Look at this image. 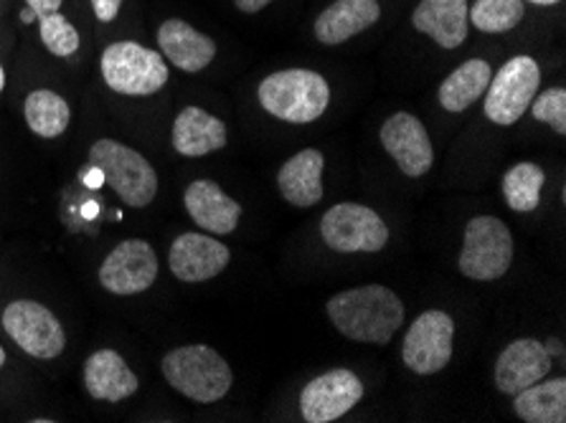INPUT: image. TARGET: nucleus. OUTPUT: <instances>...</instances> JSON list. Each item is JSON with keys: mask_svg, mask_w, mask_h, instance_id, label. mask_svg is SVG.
Returning <instances> with one entry per match:
<instances>
[{"mask_svg": "<svg viewBox=\"0 0 566 423\" xmlns=\"http://www.w3.org/2000/svg\"><path fill=\"white\" fill-rule=\"evenodd\" d=\"M523 3H526V0H523ZM528 3H534V6H556V3H562V0H528Z\"/></svg>", "mask_w": 566, "mask_h": 423, "instance_id": "32", "label": "nucleus"}, {"mask_svg": "<svg viewBox=\"0 0 566 423\" xmlns=\"http://www.w3.org/2000/svg\"><path fill=\"white\" fill-rule=\"evenodd\" d=\"M513 264V236L495 215H475L465 229L460 252L462 276L475 282H495Z\"/></svg>", "mask_w": 566, "mask_h": 423, "instance_id": "7", "label": "nucleus"}, {"mask_svg": "<svg viewBox=\"0 0 566 423\" xmlns=\"http://www.w3.org/2000/svg\"><path fill=\"white\" fill-rule=\"evenodd\" d=\"M90 162L105 183L130 209H148L158 195V172L145 158L117 140H97L90 150Z\"/></svg>", "mask_w": 566, "mask_h": 423, "instance_id": "4", "label": "nucleus"}, {"mask_svg": "<svg viewBox=\"0 0 566 423\" xmlns=\"http://www.w3.org/2000/svg\"><path fill=\"white\" fill-rule=\"evenodd\" d=\"M170 140L184 158H203L227 148V125L201 107H186L176 117Z\"/></svg>", "mask_w": 566, "mask_h": 423, "instance_id": "22", "label": "nucleus"}, {"mask_svg": "<svg viewBox=\"0 0 566 423\" xmlns=\"http://www.w3.org/2000/svg\"><path fill=\"white\" fill-rule=\"evenodd\" d=\"M3 330L8 332L25 356L36 360H54L66 348L64 327L59 322L56 315L41 302L33 299H13L11 305L3 309Z\"/></svg>", "mask_w": 566, "mask_h": 423, "instance_id": "8", "label": "nucleus"}, {"mask_svg": "<svg viewBox=\"0 0 566 423\" xmlns=\"http://www.w3.org/2000/svg\"><path fill=\"white\" fill-rule=\"evenodd\" d=\"M163 378L196 403H217L227 399L234 383L227 358H221L209 345H184L166 352L160 362Z\"/></svg>", "mask_w": 566, "mask_h": 423, "instance_id": "2", "label": "nucleus"}, {"mask_svg": "<svg viewBox=\"0 0 566 423\" xmlns=\"http://www.w3.org/2000/svg\"><path fill=\"white\" fill-rule=\"evenodd\" d=\"M229 258L231 252L221 241L206 236V233H184L170 246L168 264L176 279L199 284L224 272Z\"/></svg>", "mask_w": 566, "mask_h": 423, "instance_id": "14", "label": "nucleus"}, {"mask_svg": "<svg viewBox=\"0 0 566 423\" xmlns=\"http://www.w3.org/2000/svg\"><path fill=\"white\" fill-rule=\"evenodd\" d=\"M331 322L348 340L386 345L405 325V305L389 287L366 284V287L346 289L328 299Z\"/></svg>", "mask_w": 566, "mask_h": 423, "instance_id": "1", "label": "nucleus"}, {"mask_svg": "<svg viewBox=\"0 0 566 423\" xmlns=\"http://www.w3.org/2000/svg\"><path fill=\"white\" fill-rule=\"evenodd\" d=\"M3 89H6V68L0 64V94H3Z\"/></svg>", "mask_w": 566, "mask_h": 423, "instance_id": "33", "label": "nucleus"}, {"mask_svg": "<svg viewBox=\"0 0 566 423\" xmlns=\"http://www.w3.org/2000/svg\"><path fill=\"white\" fill-rule=\"evenodd\" d=\"M323 168L325 158L321 150H300L277 172L280 193L297 209H313L323 201Z\"/></svg>", "mask_w": 566, "mask_h": 423, "instance_id": "21", "label": "nucleus"}, {"mask_svg": "<svg viewBox=\"0 0 566 423\" xmlns=\"http://www.w3.org/2000/svg\"><path fill=\"white\" fill-rule=\"evenodd\" d=\"M411 23L437 46L452 51L468 39L470 6L468 0H422L411 13Z\"/></svg>", "mask_w": 566, "mask_h": 423, "instance_id": "18", "label": "nucleus"}, {"mask_svg": "<svg viewBox=\"0 0 566 423\" xmlns=\"http://www.w3.org/2000/svg\"><path fill=\"white\" fill-rule=\"evenodd\" d=\"M491 64L483 62V59H468V62H462L452 74H448V80L440 84V92H437L440 105L452 112V115L465 112L470 105H475V102L483 97L488 84H491Z\"/></svg>", "mask_w": 566, "mask_h": 423, "instance_id": "25", "label": "nucleus"}, {"mask_svg": "<svg viewBox=\"0 0 566 423\" xmlns=\"http://www.w3.org/2000/svg\"><path fill=\"white\" fill-rule=\"evenodd\" d=\"M260 105L282 123H315L331 105V86L311 68H285L274 72L260 84Z\"/></svg>", "mask_w": 566, "mask_h": 423, "instance_id": "3", "label": "nucleus"}, {"mask_svg": "<svg viewBox=\"0 0 566 423\" xmlns=\"http://www.w3.org/2000/svg\"><path fill=\"white\" fill-rule=\"evenodd\" d=\"M546 183L544 170L536 162H518L503 176V195L511 211L531 213L538 209L542 188Z\"/></svg>", "mask_w": 566, "mask_h": 423, "instance_id": "27", "label": "nucleus"}, {"mask_svg": "<svg viewBox=\"0 0 566 423\" xmlns=\"http://www.w3.org/2000/svg\"><path fill=\"white\" fill-rule=\"evenodd\" d=\"M454 322L442 309L422 313L411 322L405 345H401V358L405 366L417 376H432L448 366L452 358Z\"/></svg>", "mask_w": 566, "mask_h": 423, "instance_id": "10", "label": "nucleus"}, {"mask_svg": "<svg viewBox=\"0 0 566 423\" xmlns=\"http://www.w3.org/2000/svg\"><path fill=\"white\" fill-rule=\"evenodd\" d=\"M526 15L523 0H475L470 8V21L483 33H509Z\"/></svg>", "mask_w": 566, "mask_h": 423, "instance_id": "28", "label": "nucleus"}, {"mask_svg": "<svg viewBox=\"0 0 566 423\" xmlns=\"http://www.w3.org/2000/svg\"><path fill=\"white\" fill-rule=\"evenodd\" d=\"M381 145L391 155L399 170L409 178H422L434 166V148L430 133L409 112H397L381 127Z\"/></svg>", "mask_w": 566, "mask_h": 423, "instance_id": "13", "label": "nucleus"}, {"mask_svg": "<svg viewBox=\"0 0 566 423\" xmlns=\"http://www.w3.org/2000/svg\"><path fill=\"white\" fill-rule=\"evenodd\" d=\"M3 366H6V350L3 345H0V370H3Z\"/></svg>", "mask_w": 566, "mask_h": 423, "instance_id": "34", "label": "nucleus"}, {"mask_svg": "<svg viewBox=\"0 0 566 423\" xmlns=\"http://www.w3.org/2000/svg\"><path fill=\"white\" fill-rule=\"evenodd\" d=\"M64 0H25L21 11L23 23H39V39L49 49V54L66 59L80 49V31L62 13Z\"/></svg>", "mask_w": 566, "mask_h": 423, "instance_id": "23", "label": "nucleus"}, {"mask_svg": "<svg viewBox=\"0 0 566 423\" xmlns=\"http://www.w3.org/2000/svg\"><path fill=\"white\" fill-rule=\"evenodd\" d=\"M542 86V68L536 59L518 54L501 66V72L491 76L485 89V117L501 127L516 125L526 115L531 102Z\"/></svg>", "mask_w": 566, "mask_h": 423, "instance_id": "6", "label": "nucleus"}, {"mask_svg": "<svg viewBox=\"0 0 566 423\" xmlns=\"http://www.w3.org/2000/svg\"><path fill=\"white\" fill-rule=\"evenodd\" d=\"M270 3H274V0H234V6H237L242 13H247V15L260 13L262 8H268Z\"/></svg>", "mask_w": 566, "mask_h": 423, "instance_id": "31", "label": "nucleus"}, {"mask_svg": "<svg viewBox=\"0 0 566 423\" xmlns=\"http://www.w3.org/2000/svg\"><path fill=\"white\" fill-rule=\"evenodd\" d=\"M84 388L94 401L119 403L137 393L140 378L115 350H97L84 362Z\"/></svg>", "mask_w": 566, "mask_h": 423, "instance_id": "19", "label": "nucleus"}, {"mask_svg": "<svg viewBox=\"0 0 566 423\" xmlns=\"http://www.w3.org/2000/svg\"><path fill=\"white\" fill-rule=\"evenodd\" d=\"M158 279V254L148 241L127 239L105 256L99 266V284L109 295L133 297L150 289Z\"/></svg>", "mask_w": 566, "mask_h": 423, "instance_id": "11", "label": "nucleus"}, {"mask_svg": "<svg viewBox=\"0 0 566 423\" xmlns=\"http://www.w3.org/2000/svg\"><path fill=\"white\" fill-rule=\"evenodd\" d=\"M531 115L552 127L556 135H566V92L562 86H554L544 94H536L531 102Z\"/></svg>", "mask_w": 566, "mask_h": 423, "instance_id": "29", "label": "nucleus"}, {"mask_svg": "<svg viewBox=\"0 0 566 423\" xmlns=\"http://www.w3.org/2000/svg\"><path fill=\"white\" fill-rule=\"evenodd\" d=\"M184 205L196 226L217 236L234 231L242 219V205L221 191L213 180H193L184 193Z\"/></svg>", "mask_w": 566, "mask_h": 423, "instance_id": "17", "label": "nucleus"}, {"mask_svg": "<svg viewBox=\"0 0 566 423\" xmlns=\"http://www.w3.org/2000/svg\"><path fill=\"white\" fill-rule=\"evenodd\" d=\"M381 19L379 0H336L315 19V39L323 46H338L364 33Z\"/></svg>", "mask_w": 566, "mask_h": 423, "instance_id": "20", "label": "nucleus"}, {"mask_svg": "<svg viewBox=\"0 0 566 423\" xmlns=\"http://www.w3.org/2000/svg\"><path fill=\"white\" fill-rule=\"evenodd\" d=\"M513 411L526 423H564L566 421V381L544 378L513 395Z\"/></svg>", "mask_w": 566, "mask_h": 423, "instance_id": "24", "label": "nucleus"}, {"mask_svg": "<svg viewBox=\"0 0 566 423\" xmlns=\"http://www.w3.org/2000/svg\"><path fill=\"white\" fill-rule=\"evenodd\" d=\"M552 373V350L534 338L511 342L495 362V385L505 395H516Z\"/></svg>", "mask_w": 566, "mask_h": 423, "instance_id": "15", "label": "nucleus"}, {"mask_svg": "<svg viewBox=\"0 0 566 423\" xmlns=\"http://www.w3.org/2000/svg\"><path fill=\"white\" fill-rule=\"evenodd\" d=\"M321 236L338 254H374L389 241V226L368 205L338 203L323 215Z\"/></svg>", "mask_w": 566, "mask_h": 423, "instance_id": "9", "label": "nucleus"}, {"mask_svg": "<svg viewBox=\"0 0 566 423\" xmlns=\"http://www.w3.org/2000/svg\"><path fill=\"white\" fill-rule=\"evenodd\" d=\"M158 51L163 59L186 74H199L217 59V43L181 19H168L158 29Z\"/></svg>", "mask_w": 566, "mask_h": 423, "instance_id": "16", "label": "nucleus"}, {"mask_svg": "<svg viewBox=\"0 0 566 423\" xmlns=\"http://www.w3.org/2000/svg\"><path fill=\"white\" fill-rule=\"evenodd\" d=\"M102 80L125 97H150L168 84V66L160 51L135 41H115L99 56Z\"/></svg>", "mask_w": 566, "mask_h": 423, "instance_id": "5", "label": "nucleus"}, {"mask_svg": "<svg viewBox=\"0 0 566 423\" xmlns=\"http://www.w3.org/2000/svg\"><path fill=\"white\" fill-rule=\"evenodd\" d=\"M364 399V383L346 368L313 378L300 395V411L307 423H331L346 416Z\"/></svg>", "mask_w": 566, "mask_h": 423, "instance_id": "12", "label": "nucleus"}, {"mask_svg": "<svg viewBox=\"0 0 566 423\" xmlns=\"http://www.w3.org/2000/svg\"><path fill=\"white\" fill-rule=\"evenodd\" d=\"M90 3L99 23H113L119 15V8H123L125 0H90Z\"/></svg>", "mask_w": 566, "mask_h": 423, "instance_id": "30", "label": "nucleus"}, {"mask_svg": "<svg viewBox=\"0 0 566 423\" xmlns=\"http://www.w3.org/2000/svg\"><path fill=\"white\" fill-rule=\"evenodd\" d=\"M23 115L29 123L31 133L44 137V140H54V137L64 135L69 123H72V109L62 94L51 89H36L31 92L23 102Z\"/></svg>", "mask_w": 566, "mask_h": 423, "instance_id": "26", "label": "nucleus"}]
</instances>
